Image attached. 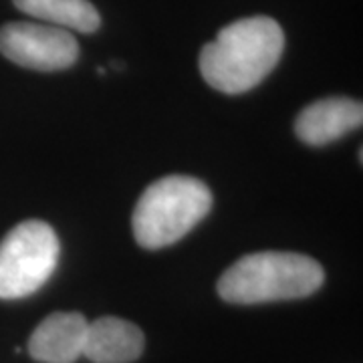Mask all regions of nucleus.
<instances>
[{"label": "nucleus", "instance_id": "obj_7", "mask_svg": "<svg viewBox=\"0 0 363 363\" xmlns=\"http://www.w3.org/2000/svg\"><path fill=\"white\" fill-rule=\"evenodd\" d=\"M89 321L81 313H52L28 337V353L40 363H73L83 355Z\"/></svg>", "mask_w": 363, "mask_h": 363}, {"label": "nucleus", "instance_id": "obj_1", "mask_svg": "<svg viewBox=\"0 0 363 363\" xmlns=\"http://www.w3.org/2000/svg\"><path fill=\"white\" fill-rule=\"evenodd\" d=\"M285 33L271 16H248L224 26L200 52V73L212 89L238 95L255 89L279 65Z\"/></svg>", "mask_w": 363, "mask_h": 363}, {"label": "nucleus", "instance_id": "obj_9", "mask_svg": "<svg viewBox=\"0 0 363 363\" xmlns=\"http://www.w3.org/2000/svg\"><path fill=\"white\" fill-rule=\"evenodd\" d=\"M14 6L51 26L79 33H95L101 16L89 0H13Z\"/></svg>", "mask_w": 363, "mask_h": 363}, {"label": "nucleus", "instance_id": "obj_8", "mask_svg": "<svg viewBox=\"0 0 363 363\" xmlns=\"http://www.w3.org/2000/svg\"><path fill=\"white\" fill-rule=\"evenodd\" d=\"M145 339L138 325L119 317L89 321L83 355L93 363H131L142 355Z\"/></svg>", "mask_w": 363, "mask_h": 363}, {"label": "nucleus", "instance_id": "obj_6", "mask_svg": "<svg viewBox=\"0 0 363 363\" xmlns=\"http://www.w3.org/2000/svg\"><path fill=\"white\" fill-rule=\"evenodd\" d=\"M363 121V107L350 97L319 99L298 113L295 133L307 145H327L357 130Z\"/></svg>", "mask_w": 363, "mask_h": 363}, {"label": "nucleus", "instance_id": "obj_2", "mask_svg": "<svg viewBox=\"0 0 363 363\" xmlns=\"http://www.w3.org/2000/svg\"><path fill=\"white\" fill-rule=\"evenodd\" d=\"M325 283L323 267L298 252H252L226 269L218 295L233 305L305 298Z\"/></svg>", "mask_w": 363, "mask_h": 363}, {"label": "nucleus", "instance_id": "obj_4", "mask_svg": "<svg viewBox=\"0 0 363 363\" xmlns=\"http://www.w3.org/2000/svg\"><path fill=\"white\" fill-rule=\"evenodd\" d=\"M61 257L59 236L47 222L16 224L0 242V298L37 293L52 277Z\"/></svg>", "mask_w": 363, "mask_h": 363}, {"label": "nucleus", "instance_id": "obj_5", "mask_svg": "<svg viewBox=\"0 0 363 363\" xmlns=\"http://www.w3.org/2000/svg\"><path fill=\"white\" fill-rule=\"evenodd\" d=\"M0 52L16 65L35 71H63L75 65L77 39L59 26L9 23L0 28Z\"/></svg>", "mask_w": 363, "mask_h": 363}, {"label": "nucleus", "instance_id": "obj_3", "mask_svg": "<svg viewBox=\"0 0 363 363\" xmlns=\"http://www.w3.org/2000/svg\"><path fill=\"white\" fill-rule=\"evenodd\" d=\"M212 208V192L192 176H166L145 188L133 210V234L143 248L178 242Z\"/></svg>", "mask_w": 363, "mask_h": 363}]
</instances>
